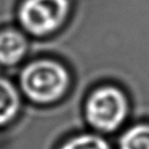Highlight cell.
Returning <instances> with one entry per match:
<instances>
[{
    "mask_svg": "<svg viewBox=\"0 0 149 149\" xmlns=\"http://www.w3.org/2000/svg\"><path fill=\"white\" fill-rule=\"evenodd\" d=\"M28 42L20 31L8 29L0 31V63L14 65L24 58Z\"/></svg>",
    "mask_w": 149,
    "mask_h": 149,
    "instance_id": "4",
    "label": "cell"
},
{
    "mask_svg": "<svg viewBox=\"0 0 149 149\" xmlns=\"http://www.w3.org/2000/svg\"><path fill=\"white\" fill-rule=\"evenodd\" d=\"M19 107V96L13 85L0 77V125L9 122L16 115Z\"/></svg>",
    "mask_w": 149,
    "mask_h": 149,
    "instance_id": "5",
    "label": "cell"
},
{
    "mask_svg": "<svg viewBox=\"0 0 149 149\" xmlns=\"http://www.w3.org/2000/svg\"><path fill=\"white\" fill-rule=\"evenodd\" d=\"M120 149H149V125L140 124L128 129L120 139Z\"/></svg>",
    "mask_w": 149,
    "mask_h": 149,
    "instance_id": "6",
    "label": "cell"
},
{
    "mask_svg": "<svg viewBox=\"0 0 149 149\" xmlns=\"http://www.w3.org/2000/svg\"><path fill=\"white\" fill-rule=\"evenodd\" d=\"M87 120L100 131L116 130L129 112V100L122 88L113 84L97 87L91 92L86 102Z\"/></svg>",
    "mask_w": 149,
    "mask_h": 149,
    "instance_id": "2",
    "label": "cell"
},
{
    "mask_svg": "<svg viewBox=\"0 0 149 149\" xmlns=\"http://www.w3.org/2000/svg\"><path fill=\"white\" fill-rule=\"evenodd\" d=\"M69 9V0H24L18 10V18L29 33L45 36L62 26Z\"/></svg>",
    "mask_w": 149,
    "mask_h": 149,
    "instance_id": "3",
    "label": "cell"
},
{
    "mask_svg": "<svg viewBox=\"0 0 149 149\" xmlns=\"http://www.w3.org/2000/svg\"><path fill=\"white\" fill-rule=\"evenodd\" d=\"M61 149H111L102 137L95 135H82L67 142Z\"/></svg>",
    "mask_w": 149,
    "mask_h": 149,
    "instance_id": "7",
    "label": "cell"
},
{
    "mask_svg": "<svg viewBox=\"0 0 149 149\" xmlns=\"http://www.w3.org/2000/svg\"><path fill=\"white\" fill-rule=\"evenodd\" d=\"M69 84V74L60 63L39 60L22 70L20 85L31 98L38 102H51L59 98Z\"/></svg>",
    "mask_w": 149,
    "mask_h": 149,
    "instance_id": "1",
    "label": "cell"
}]
</instances>
